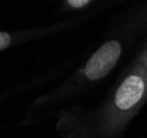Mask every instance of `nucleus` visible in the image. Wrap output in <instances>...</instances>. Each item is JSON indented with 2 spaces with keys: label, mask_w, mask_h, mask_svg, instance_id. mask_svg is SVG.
Masks as SVG:
<instances>
[{
  "label": "nucleus",
  "mask_w": 147,
  "mask_h": 138,
  "mask_svg": "<svg viewBox=\"0 0 147 138\" xmlns=\"http://www.w3.org/2000/svg\"><path fill=\"white\" fill-rule=\"evenodd\" d=\"M147 100V70L142 62L132 68L119 85L105 113L108 129L122 128Z\"/></svg>",
  "instance_id": "nucleus-1"
},
{
  "label": "nucleus",
  "mask_w": 147,
  "mask_h": 138,
  "mask_svg": "<svg viewBox=\"0 0 147 138\" xmlns=\"http://www.w3.org/2000/svg\"><path fill=\"white\" fill-rule=\"evenodd\" d=\"M121 54L122 45L119 41H107L88 60L84 70L86 77L91 81L103 79L115 66Z\"/></svg>",
  "instance_id": "nucleus-2"
},
{
  "label": "nucleus",
  "mask_w": 147,
  "mask_h": 138,
  "mask_svg": "<svg viewBox=\"0 0 147 138\" xmlns=\"http://www.w3.org/2000/svg\"><path fill=\"white\" fill-rule=\"evenodd\" d=\"M11 43V37L9 33L7 32H1L0 33V50L3 51L5 49H7Z\"/></svg>",
  "instance_id": "nucleus-3"
},
{
  "label": "nucleus",
  "mask_w": 147,
  "mask_h": 138,
  "mask_svg": "<svg viewBox=\"0 0 147 138\" xmlns=\"http://www.w3.org/2000/svg\"><path fill=\"white\" fill-rule=\"evenodd\" d=\"M67 3L71 8H75V9H79V8H82L86 5H88L91 0H66Z\"/></svg>",
  "instance_id": "nucleus-4"
},
{
  "label": "nucleus",
  "mask_w": 147,
  "mask_h": 138,
  "mask_svg": "<svg viewBox=\"0 0 147 138\" xmlns=\"http://www.w3.org/2000/svg\"><path fill=\"white\" fill-rule=\"evenodd\" d=\"M140 62H142L143 63V65L146 68V70H147V50H146V52L143 54L141 57V59H140Z\"/></svg>",
  "instance_id": "nucleus-5"
}]
</instances>
